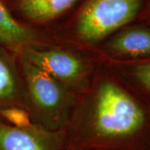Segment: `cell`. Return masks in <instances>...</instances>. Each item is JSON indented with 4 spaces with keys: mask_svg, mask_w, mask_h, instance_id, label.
Wrapping results in <instances>:
<instances>
[{
    "mask_svg": "<svg viewBox=\"0 0 150 150\" xmlns=\"http://www.w3.org/2000/svg\"><path fill=\"white\" fill-rule=\"evenodd\" d=\"M61 133L63 150H144L150 102L103 62Z\"/></svg>",
    "mask_w": 150,
    "mask_h": 150,
    "instance_id": "cell-1",
    "label": "cell"
},
{
    "mask_svg": "<svg viewBox=\"0 0 150 150\" xmlns=\"http://www.w3.org/2000/svg\"><path fill=\"white\" fill-rule=\"evenodd\" d=\"M147 0H82L49 30L61 45L94 51L108 38L139 20Z\"/></svg>",
    "mask_w": 150,
    "mask_h": 150,
    "instance_id": "cell-2",
    "label": "cell"
},
{
    "mask_svg": "<svg viewBox=\"0 0 150 150\" xmlns=\"http://www.w3.org/2000/svg\"><path fill=\"white\" fill-rule=\"evenodd\" d=\"M24 108L34 124L50 132L63 130L78 94L18 54Z\"/></svg>",
    "mask_w": 150,
    "mask_h": 150,
    "instance_id": "cell-3",
    "label": "cell"
},
{
    "mask_svg": "<svg viewBox=\"0 0 150 150\" xmlns=\"http://www.w3.org/2000/svg\"><path fill=\"white\" fill-rule=\"evenodd\" d=\"M18 54L76 94L84 90L103 63L95 51L60 44L33 45Z\"/></svg>",
    "mask_w": 150,
    "mask_h": 150,
    "instance_id": "cell-4",
    "label": "cell"
},
{
    "mask_svg": "<svg viewBox=\"0 0 150 150\" xmlns=\"http://www.w3.org/2000/svg\"><path fill=\"white\" fill-rule=\"evenodd\" d=\"M17 21L49 32L82 0H0Z\"/></svg>",
    "mask_w": 150,
    "mask_h": 150,
    "instance_id": "cell-5",
    "label": "cell"
},
{
    "mask_svg": "<svg viewBox=\"0 0 150 150\" xmlns=\"http://www.w3.org/2000/svg\"><path fill=\"white\" fill-rule=\"evenodd\" d=\"M94 51L103 62L150 59V27L134 22L108 38Z\"/></svg>",
    "mask_w": 150,
    "mask_h": 150,
    "instance_id": "cell-6",
    "label": "cell"
},
{
    "mask_svg": "<svg viewBox=\"0 0 150 150\" xmlns=\"http://www.w3.org/2000/svg\"><path fill=\"white\" fill-rule=\"evenodd\" d=\"M0 150H63L62 133L36 124L17 128L0 119Z\"/></svg>",
    "mask_w": 150,
    "mask_h": 150,
    "instance_id": "cell-7",
    "label": "cell"
},
{
    "mask_svg": "<svg viewBox=\"0 0 150 150\" xmlns=\"http://www.w3.org/2000/svg\"><path fill=\"white\" fill-rule=\"evenodd\" d=\"M51 44H59L51 33L17 21L0 1V45L19 54L29 46Z\"/></svg>",
    "mask_w": 150,
    "mask_h": 150,
    "instance_id": "cell-8",
    "label": "cell"
},
{
    "mask_svg": "<svg viewBox=\"0 0 150 150\" xmlns=\"http://www.w3.org/2000/svg\"><path fill=\"white\" fill-rule=\"evenodd\" d=\"M9 107L24 108L23 84L18 54L0 45V111Z\"/></svg>",
    "mask_w": 150,
    "mask_h": 150,
    "instance_id": "cell-9",
    "label": "cell"
},
{
    "mask_svg": "<svg viewBox=\"0 0 150 150\" xmlns=\"http://www.w3.org/2000/svg\"><path fill=\"white\" fill-rule=\"evenodd\" d=\"M134 89L150 102V59L135 61H104Z\"/></svg>",
    "mask_w": 150,
    "mask_h": 150,
    "instance_id": "cell-10",
    "label": "cell"
},
{
    "mask_svg": "<svg viewBox=\"0 0 150 150\" xmlns=\"http://www.w3.org/2000/svg\"><path fill=\"white\" fill-rule=\"evenodd\" d=\"M0 119L17 128H27L34 123L28 112L23 108L9 107L0 111Z\"/></svg>",
    "mask_w": 150,
    "mask_h": 150,
    "instance_id": "cell-11",
    "label": "cell"
},
{
    "mask_svg": "<svg viewBox=\"0 0 150 150\" xmlns=\"http://www.w3.org/2000/svg\"><path fill=\"white\" fill-rule=\"evenodd\" d=\"M138 21L144 23L146 25L150 27V1L147 0L144 9L143 11V13H141Z\"/></svg>",
    "mask_w": 150,
    "mask_h": 150,
    "instance_id": "cell-12",
    "label": "cell"
},
{
    "mask_svg": "<svg viewBox=\"0 0 150 150\" xmlns=\"http://www.w3.org/2000/svg\"><path fill=\"white\" fill-rule=\"evenodd\" d=\"M144 150H150V144L148 146V148H146Z\"/></svg>",
    "mask_w": 150,
    "mask_h": 150,
    "instance_id": "cell-13",
    "label": "cell"
},
{
    "mask_svg": "<svg viewBox=\"0 0 150 150\" xmlns=\"http://www.w3.org/2000/svg\"><path fill=\"white\" fill-rule=\"evenodd\" d=\"M148 1H150V0H148Z\"/></svg>",
    "mask_w": 150,
    "mask_h": 150,
    "instance_id": "cell-14",
    "label": "cell"
}]
</instances>
